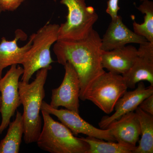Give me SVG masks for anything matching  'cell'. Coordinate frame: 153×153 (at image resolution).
<instances>
[{
  "instance_id": "cell-1",
  "label": "cell",
  "mask_w": 153,
  "mask_h": 153,
  "mask_svg": "<svg viewBox=\"0 0 153 153\" xmlns=\"http://www.w3.org/2000/svg\"><path fill=\"white\" fill-rule=\"evenodd\" d=\"M53 51L59 64L71 63L79 81V99L85 101L86 91L94 79L105 72L101 63L102 39L92 29L88 36L79 40H57Z\"/></svg>"
},
{
  "instance_id": "cell-2",
  "label": "cell",
  "mask_w": 153,
  "mask_h": 153,
  "mask_svg": "<svg viewBox=\"0 0 153 153\" xmlns=\"http://www.w3.org/2000/svg\"><path fill=\"white\" fill-rule=\"evenodd\" d=\"M49 70L47 68L38 70L31 83L19 82V94L24 108V140L27 144L36 143L42 129L40 111L45 97L44 86Z\"/></svg>"
},
{
  "instance_id": "cell-3",
  "label": "cell",
  "mask_w": 153,
  "mask_h": 153,
  "mask_svg": "<svg viewBox=\"0 0 153 153\" xmlns=\"http://www.w3.org/2000/svg\"><path fill=\"white\" fill-rule=\"evenodd\" d=\"M44 120L37 143L38 147L51 153H87L89 146L63 124L54 120L49 113L41 110Z\"/></svg>"
},
{
  "instance_id": "cell-4",
  "label": "cell",
  "mask_w": 153,
  "mask_h": 153,
  "mask_svg": "<svg viewBox=\"0 0 153 153\" xmlns=\"http://www.w3.org/2000/svg\"><path fill=\"white\" fill-rule=\"evenodd\" d=\"M60 25L47 23L32 34V46L25 54L22 65L24 73L22 81L29 82L35 72L40 69H52L51 64L54 62L50 53L52 45L58 40Z\"/></svg>"
},
{
  "instance_id": "cell-5",
  "label": "cell",
  "mask_w": 153,
  "mask_h": 153,
  "mask_svg": "<svg viewBox=\"0 0 153 153\" xmlns=\"http://www.w3.org/2000/svg\"><path fill=\"white\" fill-rule=\"evenodd\" d=\"M55 2L57 0H53ZM85 0H61L68 10L66 22L61 24L58 40H79L86 38L94 29L98 16L94 8L88 6Z\"/></svg>"
},
{
  "instance_id": "cell-6",
  "label": "cell",
  "mask_w": 153,
  "mask_h": 153,
  "mask_svg": "<svg viewBox=\"0 0 153 153\" xmlns=\"http://www.w3.org/2000/svg\"><path fill=\"white\" fill-rule=\"evenodd\" d=\"M127 89L122 75L105 71L91 83L84 98L85 100L92 102L103 112L109 114Z\"/></svg>"
},
{
  "instance_id": "cell-7",
  "label": "cell",
  "mask_w": 153,
  "mask_h": 153,
  "mask_svg": "<svg viewBox=\"0 0 153 153\" xmlns=\"http://www.w3.org/2000/svg\"><path fill=\"white\" fill-rule=\"evenodd\" d=\"M24 69L19 65H13L4 77L0 79L2 120L0 124V134L8 126L11 118L20 106L21 99L19 92V79Z\"/></svg>"
},
{
  "instance_id": "cell-8",
  "label": "cell",
  "mask_w": 153,
  "mask_h": 153,
  "mask_svg": "<svg viewBox=\"0 0 153 153\" xmlns=\"http://www.w3.org/2000/svg\"><path fill=\"white\" fill-rule=\"evenodd\" d=\"M41 109L58 118L61 123L67 127L74 136L82 134L87 136L94 137L109 141H116L109 129L98 128L84 120L77 113L67 109L55 108L43 100Z\"/></svg>"
},
{
  "instance_id": "cell-9",
  "label": "cell",
  "mask_w": 153,
  "mask_h": 153,
  "mask_svg": "<svg viewBox=\"0 0 153 153\" xmlns=\"http://www.w3.org/2000/svg\"><path fill=\"white\" fill-rule=\"evenodd\" d=\"M64 66L65 73L63 81L59 87L52 89L49 105L54 108L63 107L66 109L79 113V77L71 63L67 62Z\"/></svg>"
},
{
  "instance_id": "cell-10",
  "label": "cell",
  "mask_w": 153,
  "mask_h": 153,
  "mask_svg": "<svg viewBox=\"0 0 153 153\" xmlns=\"http://www.w3.org/2000/svg\"><path fill=\"white\" fill-rule=\"evenodd\" d=\"M153 94V86L146 88L144 82L138 83L133 91H126L118 100L114 107L115 112L111 116L104 117L99 123L101 129H106L112 122L120 118L123 115L134 111L145 99Z\"/></svg>"
},
{
  "instance_id": "cell-11",
  "label": "cell",
  "mask_w": 153,
  "mask_h": 153,
  "mask_svg": "<svg viewBox=\"0 0 153 153\" xmlns=\"http://www.w3.org/2000/svg\"><path fill=\"white\" fill-rule=\"evenodd\" d=\"M101 39L102 49L105 51L121 48L128 44H140L147 41L127 27L119 15L116 19L111 20Z\"/></svg>"
},
{
  "instance_id": "cell-12",
  "label": "cell",
  "mask_w": 153,
  "mask_h": 153,
  "mask_svg": "<svg viewBox=\"0 0 153 153\" xmlns=\"http://www.w3.org/2000/svg\"><path fill=\"white\" fill-rule=\"evenodd\" d=\"M27 35L21 30L15 32V37L12 41H8L3 37L0 43V79L3 70L13 65L22 64L25 54L32 46L33 36H30L27 44L22 47L18 44L19 40H26Z\"/></svg>"
},
{
  "instance_id": "cell-13",
  "label": "cell",
  "mask_w": 153,
  "mask_h": 153,
  "mask_svg": "<svg viewBox=\"0 0 153 153\" xmlns=\"http://www.w3.org/2000/svg\"><path fill=\"white\" fill-rule=\"evenodd\" d=\"M106 129H109L116 141L136 146L140 136V128L135 112L123 115L111 123Z\"/></svg>"
},
{
  "instance_id": "cell-14",
  "label": "cell",
  "mask_w": 153,
  "mask_h": 153,
  "mask_svg": "<svg viewBox=\"0 0 153 153\" xmlns=\"http://www.w3.org/2000/svg\"><path fill=\"white\" fill-rule=\"evenodd\" d=\"M137 56V50L132 46H125L110 51L102 50V65L109 72L122 75L128 71Z\"/></svg>"
},
{
  "instance_id": "cell-15",
  "label": "cell",
  "mask_w": 153,
  "mask_h": 153,
  "mask_svg": "<svg viewBox=\"0 0 153 153\" xmlns=\"http://www.w3.org/2000/svg\"><path fill=\"white\" fill-rule=\"evenodd\" d=\"M122 75L128 88H134L137 83L143 81L153 86V61L137 56L128 71Z\"/></svg>"
},
{
  "instance_id": "cell-16",
  "label": "cell",
  "mask_w": 153,
  "mask_h": 153,
  "mask_svg": "<svg viewBox=\"0 0 153 153\" xmlns=\"http://www.w3.org/2000/svg\"><path fill=\"white\" fill-rule=\"evenodd\" d=\"M5 137L0 142V153H19L24 134L23 116L17 110L16 118L9 124Z\"/></svg>"
},
{
  "instance_id": "cell-17",
  "label": "cell",
  "mask_w": 153,
  "mask_h": 153,
  "mask_svg": "<svg viewBox=\"0 0 153 153\" xmlns=\"http://www.w3.org/2000/svg\"><path fill=\"white\" fill-rule=\"evenodd\" d=\"M135 111L140 123L141 137L133 153H153V115L139 107Z\"/></svg>"
},
{
  "instance_id": "cell-18",
  "label": "cell",
  "mask_w": 153,
  "mask_h": 153,
  "mask_svg": "<svg viewBox=\"0 0 153 153\" xmlns=\"http://www.w3.org/2000/svg\"><path fill=\"white\" fill-rule=\"evenodd\" d=\"M80 138L89 146L87 153H133L136 147L123 143L104 141L94 137Z\"/></svg>"
},
{
  "instance_id": "cell-19",
  "label": "cell",
  "mask_w": 153,
  "mask_h": 153,
  "mask_svg": "<svg viewBox=\"0 0 153 153\" xmlns=\"http://www.w3.org/2000/svg\"><path fill=\"white\" fill-rule=\"evenodd\" d=\"M137 9L145 16L142 24H139L134 21V32L146 38L148 41L153 42V2L146 0L142 2Z\"/></svg>"
},
{
  "instance_id": "cell-20",
  "label": "cell",
  "mask_w": 153,
  "mask_h": 153,
  "mask_svg": "<svg viewBox=\"0 0 153 153\" xmlns=\"http://www.w3.org/2000/svg\"><path fill=\"white\" fill-rule=\"evenodd\" d=\"M137 50L138 57L153 61V42L147 41L140 44Z\"/></svg>"
},
{
  "instance_id": "cell-21",
  "label": "cell",
  "mask_w": 153,
  "mask_h": 153,
  "mask_svg": "<svg viewBox=\"0 0 153 153\" xmlns=\"http://www.w3.org/2000/svg\"><path fill=\"white\" fill-rule=\"evenodd\" d=\"M25 0H0V6L4 11H14L21 6Z\"/></svg>"
},
{
  "instance_id": "cell-22",
  "label": "cell",
  "mask_w": 153,
  "mask_h": 153,
  "mask_svg": "<svg viewBox=\"0 0 153 153\" xmlns=\"http://www.w3.org/2000/svg\"><path fill=\"white\" fill-rule=\"evenodd\" d=\"M119 1V0H108L107 2L106 13L109 15L111 20L116 19L118 16V12L120 9Z\"/></svg>"
},
{
  "instance_id": "cell-23",
  "label": "cell",
  "mask_w": 153,
  "mask_h": 153,
  "mask_svg": "<svg viewBox=\"0 0 153 153\" xmlns=\"http://www.w3.org/2000/svg\"><path fill=\"white\" fill-rule=\"evenodd\" d=\"M138 107L145 112L153 115V94L145 99Z\"/></svg>"
},
{
  "instance_id": "cell-24",
  "label": "cell",
  "mask_w": 153,
  "mask_h": 153,
  "mask_svg": "<svg viewBox=\"0 0 153 153\" xmlns=\"http://www.w3.org/2000/svg\"><path fill=\"white\" fill-rule=\"evenodd\" d=\"M2 12H3L2 9L1 7V6H0V14H1V13Z\"/></svg>"
},
{
  "instance_id": "cell-25",
  "label": "cell",
  "mask_w": 153,
  "mask_h": 153,
  "mask_svg": "<svg viewBox=\"0 0 153 153\" xmlns=\"http://www.w3.org/2000/svg\"><path fill=\"white\" fill-rule=\"evenodd\" d=\"M1 93H0V108H1Z\"/></svg>"
},
{
  "instance_id": "cell-26",
  "label": "cell",
  "mask_w": 153,
  "mask_h": 153,
  "mask_svg": "<svg viewBox=\"0 0 153 153\" xmlns=\"http://www.w3.org/2000/svg\"><path fill=\"white\" fill-rule=\"evenodd\" d=\"M140 1L142 2L144 1H146V0H140Z\"/></svg>"
}]
</instances>
